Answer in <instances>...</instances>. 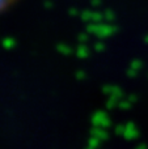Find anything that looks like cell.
I'll use <instances>...</instances> for the list:
<instances>
[{
    "label": "cell",
    "instance_id": "obj_1",
    "mask_svg": "<svg viewBox=\"0 0 148 149\" xmlns=\"http://www.w3.org/2000/svg\"><path fill=\"white\" fill-rule=\"evenodd\" d=\"M18 0H0V15L5 13L17 4Z\"/></svg>",
    "mask_w": 148,
    "mask_h": 149
}]
</instances>
